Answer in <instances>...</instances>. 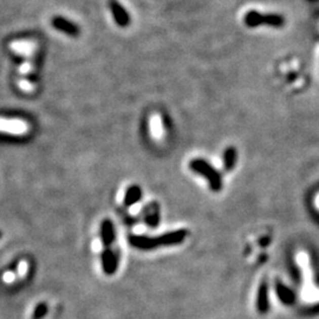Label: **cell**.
<instances>
[{
	"label": "cell",
	"instance_id": "1",
	"mask_svg": "<svg viewBox=\"0 0 319 319\" xmlns=\"http://www.w3.org/2000/svg\"><path fill=\"white\" fill-rule=\"evenodd\" d=\"M188 235L187 229H176L173 232H167L158 236H147V235H134L129 236V243L131 246L142 251H150L158 247L175 246L182 244Z\"/></svg>",
	"mask_w": 319,
	"mask_h": 319
},
{
	"label": "cell",
	"instance_id": "2",
	"mask_svg": "<svg viewBox=\"0 0 319 319\" xmlns=\"http://www.w3.org/2000/svg\"><path fill=\"white\" fill-rule=\"evenodd\" d=\"M189 168L195 174H198L207 181L212 190L219 191L222 188V177L218 170L211 163L205 161L204 158H194L189 163Z\"/></svg>",
	"mask_w": 319,
	"mask_h": 319
},
{
	"label": "cell",
	"instance_id": "3",
	"mask_svg": "<svg viewBox=\"0 0 319 319\" xmlns=\"http://www.w3.org/2000/svg\"><path fill=\"white\" fill-rule=\"evenodd\" d=\"M245 23L248 26L269 25V26L280 27L284 25V18L276 16V14H261L257 11H251L245 16Z\"/></svg>",
	"mask_w": 319,
	"mask_h": 319
},
{
	"label": "cell",
	"instance_id": "4",
	"mask_svg": "<svg viewBox=\"0 0 319 319\" xmlns=\"http://www.w3.org/2000/svg\"><path fill=\"white\" fill-rule=\"evenodd\" d=\"M28 129H30V127H28V124L23 119L0 117V133L21 136V135L27 134Z\"/></svg>",
	"mask_w": 319,
	"mask_h": 319
},
{
	"label": "cell",
	"instance_id": "5",
	"mask_svg": "<svg viewBox=\"0 0 319 319\" xmlns=\"http://www.w3.org/2000/svg\"><path fill=\"white\" fill-rule=\"evenodd\" d=\"M117 264H118V259L115 251H112L111 248L106 247L105 250L102 251V265H103V271L106 274H112L116 271Z\"/></svg>",
	"mask_w": 319,
	"mask_h": 319
},
{
	"label": "cell",
	"instance_id": "6",
	"mask_svg": "<svg viewBox=\"0 0 319 319\" xmlns=\"http://www.w3.org/2000/svg\"><path fill=\"white\" fill-rule=\"evenodd\" d=\"M115 240V229L110 220H104L102 223V235L101 241L104 247H109Z\"/></svg>",
	"mask_w": 319,
	"mask_h": 319
},
{
	"label": "cell",
	"instance_id": "7",
	"mask_svg": "<svg viewBox=\"0 0 319 319\" xmlns=\"http://www.w3.org/2000/svg\"><path fill=\"white\" fill-rule=\"evenodd\" d=\"M142 197V189L138 186H131L127 189L126 194H124L123 204L127 207H133L134 205H136Z\"/></svg>",
	"mask_w": 319,
	"mask_h": 319
},
{
	"label": "cell",
	"instance_id": "8",
	"mask_svg": "<svg viewBox=\"0 0 319 319\" xmlns=\"http://www.w3.org/2000/svg\"><path fill=\"white\" fill-rule=\"evenodd\" d=\"M237 160V151L234 147H228L223 152V157H222V166L223 169L226 172H230L234 167H235Z\"/></svg>",
	"mask_w": 319,
	"mask_h": 319
},
{
	"label": "cell",
	"instance_id": "9",
	"mask_svg": "<svg viewBox=\"0 0 319 319\" xmlns=\"http://www.w3.org/2000/svg\"><path fill=\"white\" fill-rule=\"evenodd\" d=\"M145 222L149 227L151 228H155V227L158 226L160 223V211H158V206L155 204L150 205V211L147 212L145 214Z\"/></svg>",
	"mask_w": 319,
	"mask_h": 319
},
{
	"label": "cell",
	"instance_id": "10",
	"mask_svg": "<svg viewBox=\"0 0 319 319\" xmlns=\"http://www.w3.org/2000/svg\"><path fill=\"white\" fill-rule=\"evenodd\" d=\"M28 273V262L26 260L19 261L17 267V276L19 279H24Z\"/></svg>",
	"mask_w": 319,
	"mask_h": 319
},
{
	"label": "cell",
	"instance_id": "11",
	"mask_svg": "<svg viewBox=\"0 0 319 319\" xmlns=\"http://www.w3.org/2000/svg\"><path fill=\"white\" fill-rule=\"evenodd\" d=\"M266 301H267V286H266V284H262L260 291H259V305L265 306Z\"/></svg>",
	"mask_w": 319,
	"mask_h": 319
},
{
	"label": "cell",
	"instance_id": "12",
	"mask_svg": "<svg viewBox=\"0 0 319 319\" xmlns=\"http://www.w3.org/2000/svg\"><path fill=\"white\" fill-rule=\"evenodd\" d=\"M115 12L117 13L116 14L117 20H118L119 23H123V25H126L128 23V16L126 14V12H124V10L121 9L117 4H115Z\"/></svg>",
	"mask_w": 319,
	"mask_h": 319
},
{
	"label": "cell",
	"instance_id": "13",
	"mask_svg": "<svg viewBox=\"0 0 319 319\" xmlns=\"http://www.w3.org/2000/svg\"><path fill=\"white\" fill-rule=\"evenodd\" d=\"M17 273H14L12 271H7L3 274V282L10 285V284H13L17 280Z\"/></svg>",
	"mask_w": 319,
	"mask_h": 319
},
{
	"label": "cell",
	"instance_id": "14",
	"mask_svg": "<svg viewBox=\"0 0 319 319\" xmlns=\"http://www.w3.org/2000/svg\"><path fill=\"white\" fill-rule=\"evenodd\" d=\"M278 292H279L280 296L283 297L282 299H285V300L291 299V292H290V291L287 290L285 286L280 285V284H278Z\"/></svg>",
	"mask_w": 319,
	"mask_h": 319
},
{
	"label": "cell",
	"instance_id": "15",
	"mask_svg": "<svg viewBox=\"0 0 319 319\" xmlns=\"http://www.w3.org/2000/svg\"><path fill=\"white\" fill-rule=\"evenodd\" d=\"M19 87L21 88V90L25 91V92L33 91V85H32L30 82H27V81H20L19 82Z\"/></svg>",
	"mask_w": 319,
	"mask_h": 319
},
{
	"label": "cell",
	"instance_id": "16",
	"mask_svg": "<svg viewBox=\"0 0 319 319\" xmlns=\"http://www.w3.org/2000/svg\"><path fill=\"white\" fill-rule=\"evenodd\" d=\"M0 236H2V234H0Z\"/></svg>",
	"mask_w": 319,
	"mask_h": 319
}]
</instances>
